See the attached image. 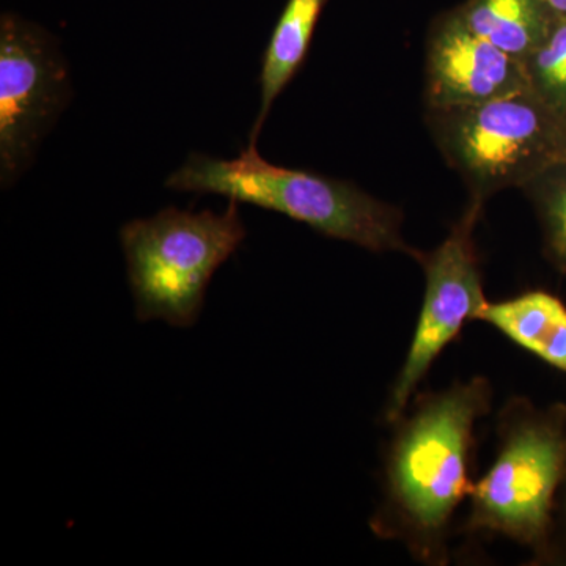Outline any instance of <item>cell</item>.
<instances>
[{
	"label": "cell",
	"instance_id": "obj_9",
	"mask_svg": "<svg viewBox=\"0 0 566 566\" xmlns=\"http://www.w3.org/2000/svg\"><path fill=\"white\" fill-rule=\"evenodd\" d=\"M476 322L495 327L506 338L566 374V305L546 292H528L490 303Z\"/></svg>",
	"mask_w": 566,
	"mask_h": 566
},
{
	"label": "cell",
	"instance_id": "obj_1",
	"mask_svg": "<svg viewBox=\"0 0 566 566\" xmlns=\"http://www.w3.org/2000/svg\"><path fill=\"white\" fill-rule=\"evenodd\" d=\"M491 385L475 376L423 395L395 422L386 461L385 504L371 527L398 538L423 564L444 565L449 526L471 494L469 458L476 420L490 411Z\"/></svg>",
	"mask_w": 566,
	"mask_h": 566
},
{
	"label": "cell",
	"instance_id": "obj_13",
	"mask_svg": "<svg viewBox=\"0 0 566 566\" xmlns=\"http://www.w3.org/2000/svg\"><path fill=\"white\" fill-rule=\"evenodd\" d=\"M551 169L528 182L523 189L534 197L535 205L538 207L545 223L549 251L562 266L566 268V177H554Z\"/></svg>",
	"mask_w": 566,
	"mask_h": 566
},
{
	"label": "cell",
	"instance_id": "obj_7",
	"mask_svg": "<svg viewBox=\"0 0 566 566\" xmlns=\"http://www.w3.org/2000/svg\"><path fill=\"white\" fill-rule=\"evenodd\" d=\"M483 207L485 200L471 197L449 237L433 251L417 253L424 274L423 304L411 348L386 405L389 423L408 411L409 401L431 365L455 340L465 322L479 318L488 303L474 241Z\"/></svg>",
	"mask_w": 566,
	"mask_h": 566
},
{
	"label": "cell",
	"instance_id": "obj_12",
	"mask_svg": "<svg viewBox=\"0 0 566 566\" xmlns=\"http://www.w3.org/2000/svg\"><path fill=\"white\" fill-rule=\"evenodd\" d=\"M531 91L566 120V21L524 62Z\"/></svg>",
	"mask_w": 566,
	"mask_h": 566
},
{
	"label": "cell",
	"instance_id": "obj_4",
	"mask_svg": "<svg viewBox=\"0 0 566 566\" xmlns=\"http://www.w3.org/2000/svg\"><path fill=\"white\" fill-rule=\"evenodd\" d=\"M424 122L471 197L485 202L566 163V120L531 88L472 106L427 109Z\"/></svg>",
	"mask_w": 566,
	"mask_h": 566
},
{
	"label": "cell",
	"instance_id": "obj_10",
	"mask_svg": "<svg viewBox=\"0 0 566 566\" xmlns=\"http://www.w3.org/2000/svg\"><path fill=\"white\" fill-rule=\"evenodd\" d=\"M327 0H286L264 50L260 71V109L251 132L255 147L264 122L277 96L300 71L311 50L312 39Z\"/></svg>",
	"mask_w": 566,
	"mask_h": 566
},
{
	"label": "cell",
	"instance_id": "obj_2",
	"mask_svg": "<svg viewBox=\"0 0 566 566\" xmlns=\"http://www.w3.org/2000/svg\"><path fill=\"white\" fill-rule=\"evenodd\" d=\"M166 186L178 192L216 193L238 203L281 212L315 232L371 252H401L416 260L406 243L403 214L352 181L264 161L249 145L232 161L192 153Z\"/></svg>",
	"mask_w": 566,
	"mask_h": 566
},
{
	"label": "cell",
	"instance_id": "obj_8",
	"mask_svg": "<svg viewBox=\"0 0 566 566\" xmlns=\"http://www.w3.org/2000/svg\"><path fill=\"white\" fill-rule=\"evenodd\" d=\"M527 88L524 63L472 32L455 9L436 18L424 46V109L472 106Z\"/></svg>",
	"mask_w": 566,
	"mask_h": 566
},
{
	"label": "cell",
	"instance_id": "obj_14",
	"mask_svg": "<svg viewBox=\"0 0 566 566\" xmlns=\"http://www.w3.org/2000/svg\"><path fill=\"white\" fill-rule=\"evenodd\" d=\"M545 3L556 14L557 20L566 21V0H545Z\"/></svg>",
	"mask_w": 566,
	"mask_h": 566
},
{
	"label": "cell",
	"instance_id": "obj_5",
	"mask_svg": "<svg viewBox=\"0 0 566 566\" xmlns=\"http://www.w3.org/2000/svg\"><path fill=\"white\" fill-rule=\"evenodd\" d=\"M504 409L497 455L472 486L465 523L469 531L539 551L565 474V424L562 417L535 411L524 401H510Z\"/></svg>",
	"mask_w": 566,
	"mask_h": 566
},
{
	"label": "cell",
	"instance_id": "obj_11",
	"mask_svg": "<svg viewBox=\"0 0 566 566\" xmlns=\"http://www.w3.org/2000/svg\"><path fill=\"white\" fill-rule=\"evenodd\" d=\"M455 10L472 32L523 63L560 21L545 0H465Z\"/></svg>",
	"mask_w": 566,
	"mask_h": 566
},
{
	"label": "cell",
	"instance_id": "obj_6",
	"mask_svg": "<svg viewBox=\"0 0 566 566\" xmlns=\"http://www.w3.org/2000/svg\"><path fill=\"white\" fill-rule=\"evenodd\" d=\"M71 96L57 40L13 13L0 18V180L17 182L32 166Z\"/></svg>",
	"mask_w": 566,
	"mask_h": 566
},
{
	"label": "cell",
	"instance_id": "obj_3",
	"mask_svg": "<svg viewBox=\"0 0 566 566\" xmlns=\"http://www.w3.org/2000/svg\"><path fill=\"white\" fill-rule=\"evenodd\" d=\"M238 202L218 214L170 207L120 230L136 318L189 327L202 312L212 275L243 244Z\"/></svg>",
	"mask_w": 566,
	"mask_h": 566
}]
</instances>
